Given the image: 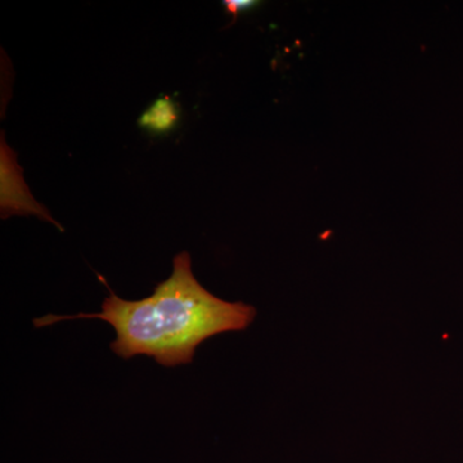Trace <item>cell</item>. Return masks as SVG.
<instances>
[{
  "label": "cell",
  "instance_id": "cell-1",
  "mask_svg": "<svg viewBox=\"0 0 463 463\" xmlns=\"http://www.w3.org/2000/svg\"><path fill=\"white\" fill-rule=\"evenodd\" d=\"M109 291L99 313L48 315L33 319V325L41 328L70 319H100L115 328L111 350L116 355H146L173 368L192 364L203 341L223 332L246 330L257 316L254 307L230 303L207 291L192 273L188 252L173 259L172 274L158 283L151 297L128 301Z\"/></svg>",
  "mask_w": 463,
  "mask_h": 463
},
{
  "label": "cell",
  "instance_id": "cell-2",
  "mask_svg": "<svg viewBox=\"0 0 463 463\" xmlns=\"http://www.w3.org/2000/svg\"><path fill=\"white\" fill-rule=\"evenodd\" d=\"M2 213L3 216L12 214H33L56 224L47 210L39 205L23 179L21 167L14 160V152L7 143L2 141Z\"/></svg>",
  "mask_w": 463,
  "mask_h": 463
},
{
  "label": "cell",
  "instance_id": "cell-3",
  "mask_svg": "<svg viewBox=\"0 0 463 463\" xmlns=\"http://www.w3.org/2000/svg\"><path fill=\"white\" fill-rule=\"evenodd\" d=\"M179 109L170 97H160L139 118L138 124L151 133L170 132L179 121Z\"/></svg>",
  "mask_w": 463,
  "mask_h": 463
},
{
  "label": "cell",
  "instance_id": "cell-4",
  "mask_svg": "<svg viewBox=\"0 0 463 463\" xmlns=\"http://www.w3.org/2000/svg\"><path fill=\"white\" fill-rule=\"evenodd\" d=\"M258 5L257 2H251V0H225L224 7L227 9L228 14L233 16V20L240 16L242 12L248 11L255 7Z\"/></svg>",
  "mask_w": 463,
  "mask_h": 463
}]
</instances>
